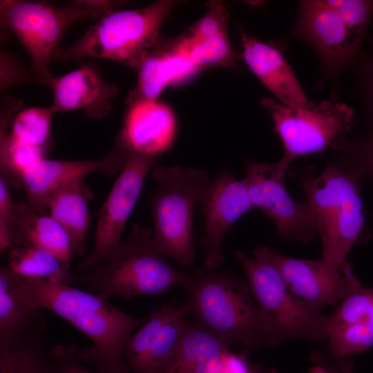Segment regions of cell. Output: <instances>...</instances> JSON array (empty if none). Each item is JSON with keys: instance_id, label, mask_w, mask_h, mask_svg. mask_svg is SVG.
<instances>
[{"instance_id": "1", "label": "cell", "mask_w": 373, "mask_h": 373, "mask_svg": "<svg viewBox=\"0 0 373 373\" xmlns=\"http://www.w3.org/2000/svg\"><path fill=\"white\" fill-rule=\"evenodd\" d=\"M19 296L31 309H47L88 336L93 345L78 348L77 358L99 373H130L124 359L128 337L145 318L132 316L90 291L70 283L26 278L15 274Z\"/></svg>"}, {"instance_id": "2", "label": "cell", "mask_w": 373, "mask_h": 373, "mask_svg": "<svg viewBox=\"0 0 373 373\" xmlns=\"http://www.w3.org/2000/svg\"><path fill=\"white\" fill-rule=\"evenodd\" d=\"M188 312L229 347H274L277 340L249 285L211 269H195L183 285Z\"/></svg>"}, {"instance_id": "3", "label": "cell", "mask_w": 373, "mask_h": 373, "mask_svg": "<svg viewBox=\"0 0 373 373\" xmlns=\"http://www.w3.org/2000/svg\"><path fill=\"white\" fill-rule=\"evenodd\" d=\"M79 271V283L106 300L111 296L131 299L160 295L174 287H182L189 276L155 249L152 232L138 225L111 257Z\"/></svg>"}, {"instance_id": "4", "label": "cell", "mask_w": 373, "mask_h": 373, "mask_svg": "<svg viewBox=\"0 0 373 373\" xmlns=\"http://www.w3.org/2000/svg\"><path fill=\"white\" fill-rule=\"evenodd\" d=\"M361 173L347 166L328 165L315 178L303 180V187L323 246V259L347 261V256L363 227L365 212L361 198Z\"/></svg>"}, {"instance_id": "5", "label": "cell", "mask_w": 373, "mask_h": 373, "mask_svg": "<svg viewBox=\"0 0 373 373\" xmlns=\"http://www.w3.org/2000/svg\"><path fill=\"white\" fill-rule=\"evenodd\" d=\"M175 4V1L162 0L137 9L110 10L77 42L60 48L54 60L103 58L137 71L157 42L160 28Z\"/></svg>"}, {"instance_id": "6", "label": "cell", "mask_w": 373, "mask_h": 373, "mask_svg": "<svg viewBox=\"0 0 373 373\" xmlns=\"http://www.w3.org/2000/svg\"><path fill=\"white\" fill-rule=\"evenodd\" d=\"M151 175L157 188L151 200L155 249L183 266L195 262L193 211L211 181L202 169L159 166Z\"/></svg>"}, {"instance_id": "7", "label": "cell", "mask_w": 373, "mask_h": 373, "mask_svg": "<svg viewBox=\"0 0 373 373\" xmlns=\"http://www.w3.org/2000/svg\"><path fill=\"white\" fill-rule=\"evenodd\" d=\"M109 1H75L65 6L44 1H1V26L12 31L28 53L31 70L43 84L51 79L49 66L73 23L101 17L113 10Z\"/></svg>"}, {"instance_id": "8", "label": "cell", "mask_w": 373, "mask_h": 373, "mask_svg": "<svg viewBox=\"0 0 373 373\" xmlns=\"http://www.w3.org/2000/svg\"><path fill=\"white\" fill-rule=\"evenodd\" d=\"M234 254L278 344L299 338H327L328 316L311 308L293 293L269 260L254 252L253 257L238 249Z\"/></svg>"}, {"instance_id": "9", "label": "cell", "mask_w": 373, "mask_h": 373, "mask_svg": "<svg viewBox=\"0 0 373 373\" xmlns=\"http://www.w3.org/2000/svg\"><path fill=\"white\" fill-rule=\"evenodd\" d=\"M269 113L284 147L280 160L289 166L296 157L336 148L353 127L356 113L347 104L325 99L305 108L286 106L276 99L260 100Z\"/></svg>"}, {"instance_id": "10", "label": "cell", "mask_w": 373, "mask_h": 373, "mask_svg": "<svg viewBox=\"0 0 373 373\" xmlns=\"http://www.w3.org/2000/svg\"><path fill=\"white\" fill-rule=\"evenodd\" d=\"M291 37L302 39L316 52L321 62V82H331L336 90L339 77L357 55L364 38L352 32L324 0L299 2Z\"/></svg>"}, {"instance_id": "11", "label": "cell", "mask_w": 373, "mask_h": 373, "mask_svg": "<svg viewBox=\"0 0 373 373\" xmlns=\"http://www.w3.org/2000/svg\"><path fill=\"white\" fill-rule=\"evenodd\" d=\"M127 152L120 173L98 212L94 246L79 264V271L111 257L120 246L122 231L157 157Z\"/></svg>"}, {"instance_id": "12", "label": "cell", "mask_w": 373, "mask_h": 373, "mask_svg": "<svg viewBox=\"0 0 373 373\" xmlns=\"http://www.w3.org/2000/svg\"><path fill=\"white\" fill-rule=\"evenodd\" d=\"M253 252L269 260L288 288L316 311L337 303L361 286L347 261L333 263L323 258H294L261 245H257Z\"/></svg>"}, {"instance_id": "13", "label": "cell", "mask_w": 373, "mask_h": 373, "mask_svg": "<svg viewBox=\"0 0 373 373\" xmlns=\"http://www.w3.org/2000/svg\"><path fill=\"white\" fill-rule=\"evenodd\" d=\"M243 179L254 209L262 211L285 237L303 242L312 240L316 231L309 207L289 195L285 182L288 166L280 160L267 164L247 163Z\"/></svg>"}, {"instance_id": "14", "label": "cell", "mask_w": 373, "mask_h": 373, "mask_svg": "<svg viewBox=\"0 0 373 373\" xmlns=\"http://www.w3.org/2000/svg\"><path fill=\"white\" fill-rule=\"evenodd\" d=\"M186 303H168L145 318L124 349L130 373H162L173 357L188 318Z\"/></svg>"}, {"instance_id": "15", "label": "cell", "mask_w": 373, "mask_h": 373, "mask_svg": "<svg viewBox=\"0 0 373 373\" xmlns=\"http://www.w3.org/2000/svg\"><path fill=\"white\" fill-rule=\"evenodd\" d=\"M204 222V234L200 245L205 250L204 264L214 270L223 262L224 238L243 214L254 209L244 180L222 171L211 180L200 202Z\"/></svg>"}, {"instance_id": "16", "label": "cell", "mask_w": 373, "mask_h": 373, "mask_svg": "<svg viewBox=\"0 0 373 373\" xmlns=\"http://www.w3.org/2000/svg\"><path fill=\"white\" fill-rule=\"evenodd\" d=\"M127 152L115 147L97 160H55L44 159L26 169L18 182L27 193L28 204L37 213H46V204L60 187L83 179L93 172L112 175L124 166Z\"/></svg>"}, {"instance_id": "17", "label": "cell", "mask_w": 373, "mask_h": 373, "mask_svg": "<svg viewBox=\"0 0 373 373\" xmlns=\"http://www.w3.org/2000/svg\"><path fill=\"white\" fill-rule=\"evenodd\" d=\"M52 91L54 112L82 109L91 118L105 117L118 86L106 82L96 66L82 63L77 69L60 77H52L46 84Z\"/></svg>"}, {"instance_id": "18", "label": "cell", "mask_w": 373, "mask_h": 373, "mask_svg": "<svg viewBox=\"0 0 373 373\" xmlns=\"http://www.w3.org/2000/svg\"><path fill=\"white\" fill-rule=\"evenodd\" d=\"M176 119L172 110L157 100H141L129 105L117 147L128 152L157 157L172 145Z\"/></svg>"}, {"instance_id": "19", "label": "cell", "mask_w": 373, "mask_h": 373, "mask_svg": "<svg viewBox=\"0 0 373 373\" xmlns=\"http://www.w3.org/2000/svg\"><path fill=\"white\" fill-rule=\"evenodd\" d=\"M240 38L244 61L278 101L294 108H305L312 104L278 48L242 30Z\"/></svg>"}, {"instance_id": "20", "label": "cell", "mask_w": 373, "mask_h": 373, "mask_svg": "<svg viewBox=\"0 0 373 373\" xmlns=\"http://www.w3.org/2000/svg\"><path fill=\"white\" fill-rule=\"evenodd\" d=\"M178 41L169 46L158 38L137 70L136 85L127 99L129 105L141 100H157L168 85L185 80L199 70Z\"/></svg>"}, {"instance_id": "21", "label": "cell", "mask_w": 373, "mask_h": 373, "mask_svg": "<svg viewBox=\"0 0 373 373\" xmlns=\"http://www.w3.org/2000/svg\"><path fill=\"white\" fill-rule=\"evenodd\" d=\"M46 328L41 311L28 307L18 294L15 274L0 268V345L42 338Z\"/></svg>"}, {"instance_id": "22", "label": "cell", "mask_w": 373, "mask_h": 373, "mask_svg": "<svg viewBox=\"0 0 373 373\" xmlns=\"http://www.w3.org/2000/svg\"><path fill=\"white\" fill-rule=\"evenodd\" d=\"M14 246H35L52 252L70 267V245L64 228L50 215L36 212L28 203H15Z\"/></svg>"}, {"instance_id": "23", "label": "cell", "mask_w": 373, "mask_h": 373, "mask_svg": "<svg viewBox=\"0 0 373 373\" xmlns=\"http://www.w3.org/2000/svg\"><path fill=\"white\" fill-rule=\"evenodd\" d=\"M92 192L82 179L73 181L57 189L48 200L46 210L66 232L72 258L82 256L90 225L88 201Z\"/></svg>"}, {"instance_id": "24", "label": "cell", "mask_w": 373, "mask_h": 373, "mask_svg": "<svg viewBox=\"0 0 373 373\" xmlns=\"http://www.w3.org/2000/svg\"><path fill=\"white\" fill-rule=\"evenodd\" d=\"M227 347L220 339L189 319L178 347L162 373H195L203 361Z\"/></svg>"}, {"instance_id": "25", "label": "cell", "mask_w": 373, "mask_h": 373, "mask_svg": "<svg viewBox=\"0 0 373 373\" xmlns=\"http://www.w3.org/2000/svg\"><path fill=\"white\" fill-rule=\"evenodd\" d=\"M8 267L26 278L64 281L71 283L70 267L52 252L35 246H13L8 251Z\"/></svg>"}, {"instance_id": "26", "label": "cell", "mask_w": 373, "mask_h": 373, "mask_svg": "<svg viewBox=\"0 0 373 373\" xmlns=\"http://www.w3.org/2000/svg\"><path fill=\"white\" fill-rule=\"evenodd\" d=\"M42 338L0 345V373H46Z\"/></svg>"}, {"instance_id": "27", "label": "cell", "mask_w": 373, "mask_h": 373, "mask_svg": "<svg viewBox=\"0 0 373 373\" xmlns=\"http://www.w3.org/2000/svg\"><path fill=\"white\" fill-rule=\"evenodd\" d=\"M1 124V167L18 181L26 169L46 159L49 146H35L19 141L7 131L8 124Z\"/></svg>"}, {"instance_id": "28", "label": "cell", "mask_w": 373, "mask_h": 373, "mask_svg": "<svg viewBox=\"0 0 373 373\" xmlns=\"http://www.w3.org/2000/svg\"><path fill=\"white\" fill-rule=\"evenodd\" d=\"M55 113L51 106L26 108L15 116L9 133L29 144L49 146L50 126Z\"/></svg>"}, {"instance_id": "29", "label": "cell", "mask_w": 373, "mask_h": 373, "mask_svg": "<svg viewBox=\"0 0 373 373\" xmlns=\"http://www.w3.org/2000/svg\"><path fill=\"white\" fill-rule=\"evenodd\" d=\"M179 41L199 69L207 66H229L234 60L227 31L200 41H191L184 36Z\"/></svg>"}, {"instance_id": "30", "label": "cell", "mask_w": 373, "mask_h": 373, "mask_svg": "<svg viewBox=\"0 0 373 373\" xmlns=\"http://www.w3.org/2000/svg\"><path fill=\"white\" fill-rule=\"evenodd\" d=\"M373 303V288L360 286L344 298L336 310L328 316V334L367 319Z\"/></svg>"}, {"instance_id": "31", "label": "cell", "mask_w": 373, "mask_h": 373, "mask_svg": "<svg viewBox=\"0 0 373 373\" xmlns=\"http://www.w3.org/2000/svg\"><path fill=\"white\" fill-rule=\"evenodd\" d=\"M354 75V89L362 108L373 124V38L360 49L350 65Z\"/></svg>"}, {"instance_id": "32", "label": "cell", "mask_w": 373, "mask_h": 373, "mask_svg": "<svg viewBox=\"0 0 373 373\" xmlns=\"http://www.w3.org/2000/svg\"><path fill=\"white\" fill-rule=\"evenodd\" d=\"M334 10L346 26L354 34L364 38L373 14V1L324 0Z\"/></svg>"}, {"instance_id": "33", "label": "cell", "mask_w": 373, "mask_h": 373, "mask_svg": "<svg viewBox=\"0 0 373 373\" xmlns=\"http://www.w3.org/2000/svg\"><path fill=\"white\" fill-rule=\"evenodd\" d=\"M209 10L184 36L191 41H200L227 31V12L220 1H211Z\"/></svg>"}, {"instance_id": "34", "label": "cell", "mask_w": 373, "mask_h": 373, "mask_svg": "<svg viewBox=\"0 0 373 373\" xmlns=\"http://www.w3.org/2000/svg\"><path fill=\"white\" fill-rule=\"evenodd\" d=\"M336 149H343L350 162L348 166L362 175H373V132L359 141L349 142L345 140Z\"/></svg>"}, {"instance_id": "35", "label": "cell", "mask_w": 373, "mask_h": 373, "mask_svg": "<svg viewBox=\"0 0 373 373\" xmlns=\"http://www.w3.org/2000/svg\"><path fill=\"white\" fill-rule=\"evenodd\" d=\"M209 373H278L250 362L246 354L226 349L214 361Z\"/></svg>"}, {"instance_id": "36", "label": "cell", "mask_w": 373, "mask_h": 373, "mask_svg": "<svg viewBox=\"0 0 373 373\" xmlns=\"http://www.w3.org/2000/svg\"><path fill=\"white\" fill-rule=\"evenodd\" d=\"M14 218L15 203L12 202L7 185L1 177L0 179V223L6 225L9 229L11 238L13 232Z\"/></svg>"}, {"instance_id": "37", "label": "cell", "mask_w": 373, "mask_h": 373, "mask_svg": "<svg viewBox=\"0 0 373 373\" xmlns=\"http://www.w3.org/2000/svg\"><path fill=\"white\" fill-rule=\"evenodd\" d=\"M308 373H332V372L327 370L325 367L319 365H317L312 367L311 369H309V370L308 371Z\"/></svg>"}, {"instance_id": "38", "label": "cell", "mask_w": 373, "mask_h": 373, "mask_svg": "<svg viewBox=\"0 0 373 373\" xmlns=\"http://www.w3.org/2000/svg\"><path fill=\"white\" fill-rule=\"evenodd\" d=\"M367 321L373 325V303L367 317Z\"/></svg>"}]
</instances>
